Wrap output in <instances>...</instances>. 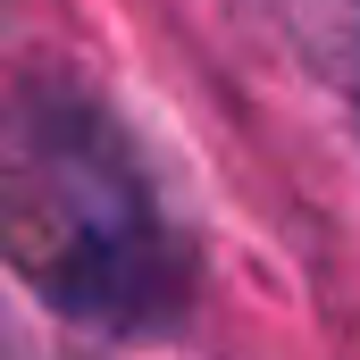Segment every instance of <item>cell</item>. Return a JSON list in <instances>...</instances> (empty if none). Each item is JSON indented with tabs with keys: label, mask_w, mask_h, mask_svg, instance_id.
<instances>
[{
	"label": "cell",
	"mask_w": 360,
	"mask_h": 360,
	"mask_svg": "<svg viewBox=\"0 0 360 360\" xmlns=\"http://www.w3.org/2000/svg\"><path fill=\"white\" fill-rule=\"evenodd\" d=\"M0 235L68 310L143 319L160 302V235L117 176L101 126H17L0 168Z\"/></svg>",
	"instance_id": "cell-1"
}]
</instances>
